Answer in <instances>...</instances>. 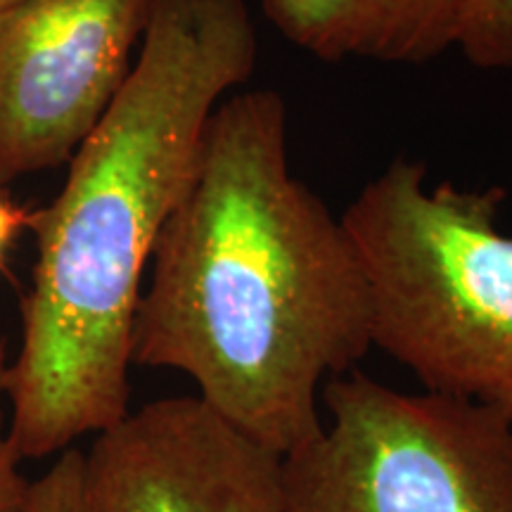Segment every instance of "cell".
<instances>
[{
	"instance_id": "8fae6325",
	"label": "cell",
	"mask_w": 512,
	"mask_h": 512,
	"mask_svg": "<svg viewBox=\"0 0 512 512\" xmlns=\"http://www.w3.org/2000/svg\"><path fill=\"white\" fill-rule=\"evenodd\" d=\"M31 216L24 209H19L12 204L8 197L0 195V266H3L5 252H8L12 238L17 235V230L29 226Z\"/></svg>"
},
{
	"instance_id": "7c38bea8",
	"label": "cell",
	"mask_w": 512,
	"mask_h": 512,
	"mask_svg": "<svg viewBox=\"0 0 512 512\" xmlns=\"http://www.w3.org/2000/svg\"><path fill=\"white\" fill-rule=\"evenodd\" d=\"M10 3H15V0H0V8H5V5H10Z\"/></svg>"
},
{
	"instance_id": "ba28073f",
	"label": "cell",
	"mask_w": 512,
	"mask_h": 512,
	"mask_svg": "<svg viewBox=\"0 0 512 512\" xmlns=\"http://www.w3.org/2000/svg\"><path fill=\"white\" fill-rule=\"evenodd\" d=\"M456 48L484 72L512 69V0H463Z\"/></svg>"
},
{
	"instance_id": "8992f818",
	"label": "cell",
	"mask_w": 512,
	"mask_h": 512,
	"mask_svg": "<svg viewBox=\"0 0 512 512\" xmlns=\"http://www.w3.org/2000/svg\"><path fill=\"white\" fill-rule=\"evenodd\" d=\"M83 458L88 512H285L283 458L197 396L145 403Z\"/></svg>"
},
{
	"instance_id": "52a82bcc",
	"label": "cell",
	"mask_w": 512,
	"mask_h": 512,
	"mask_svg": "<svg viewBox=\"0 0 512 512\" xmlns=\"http://www.w3.org/2000/svg\"><path fill=\"white\" fill-rule=\"evenodd\" d=\"M463 0H261L275 31L323 62L425 64L456 48Z\"/></svg>"
},
{
	"instance_id": "7a4b0ae2",
	"label": "cell",
	"mask_w": 512,
	"mask_h": 512,
	"mask_svg": "<svg viewBox=\"0 0 512 512\" xmlns=\"http://www.w3.org/2000/svg\"><path fill=\"white\" fill-rule=\"evenodd\" d=\"M247 0H157L131 76L31 216L36 266L5 370L8 439L48 458L131 413L133 323L164 223L188 188L214 107L252 79Z\"/></svg>"
},
{
	"instance_id": "9c48e42d",
	"label": "cell",
	"mask_w": 512,
	"mask_h": 512,
	"mask_svg": "<svg viewBox=\"0 0 512 512\" xmlns=\"http://www.w3.org/2000/svg\"><path fill=\"white\" fill-rule=\"evenodd\" d=\"M24 512H88L86 458L81 451H62L46 475L29 484Z\"/></svg>"
},
{
	"instance_id": "3957f363",
	"label": "cell",
	"mask_w": 512,
	"mask_h": 512,
	"mask_svg": "<svg viewBox=\"0 0 512 512\" xmlns=\"http://www.w3.org/2000/svg\"><path fill=\"white\" fill-rule=\"evenodd\" d=\"M503 188L427 183V164L394 159L342 223L366 271L373 349L422 392L489 408L512 425V235Z\"/></svg>"
},
{
	"instance_id": "6da1fadb",
	"label": "cell",
	"mask_w": 512,
	"mask_h": 512,
	"mask_svg": "<svg viewBox=\"0 0 512 512\" xmlns=\"http://www.w3.org/2000/svg\"><path fill=\"white\" fill-rule=\"evenodd\" d=\"M373 349V304L342 219L290 169L275 88L226 95L164 223L133 366L169 368L280 458L323 427L320 392Z\"/></svg>"
},
{
	"instance_id": "277c9868",
	"label": "cell",
	"mask_w": 512,
	"mask_h": 512,
	"mask_svg": "<svg viewBox=\"0 0 512 512\" xmlns=\"http://www.w3.org/2000/svg\"><path fill=\"white\" fill-rule=\"evenodd\" d=\"M328 422L283 456L285 512H512V425L477 403L351 370Z\"/></svg>"
},
{
	"instance_id": "5b68a950",
	"label": "cell",
	"mask_w": 512,
	"mask_h": 512,
	"mask_svg": "<svg viewBox=\"0 0 512 512\" xmlns=\"http://www.w3.org/2000/svg\"><path fill=\"white\" fill-rule=\"evenodd\" d=\"M157 0L0 8V185L67 164L133 69Z\"/></svg>"
},
{
	"instance_id": "30bf717a",
	"label": "cell",
	"mask_w": 512,
	"mask_h": 512,
	"mask_svg": "<svg viewBox=\"0 0 512 512\" xmlns=\"http://www.w3.org/2000/svg\"><path fill=\"white\" fill-rule=\"evenodd\" d=\"M8 339L0 335V401L5 396V370H8ZM15 448L8 439V430L3 422V408H0V512H24L27 508L29 484L27 477L19 472Z\"/></svg>"
}]
</instances>
